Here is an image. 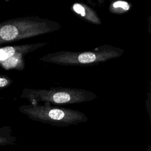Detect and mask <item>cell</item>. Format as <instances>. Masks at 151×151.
<instances>
[{
  "instance_id": "10",
  "label": "cell",
  "mask_w": 151,
  "mask_h": 151,
  "mask_svg": "<svg viewBox=\"0 0 151 151\" xmlns=\"http://www.w3.org/2000/svg\"><path fill=\"white\" fill-rule=\"evenodd\" d=\"M145 106L146 109L149 116L150 124L151 126V91L148 90L147 93H146V99L145 100Z\"/></svg>"
},
{
  "instance_id": "11",
  "label": "cell",
  "mask_w": 151,
  "mask_h": 151,
  "mask_svg": "<svg viewBox=\"0 0 151 151\" xmlns=\"http://www.w3.org/2000/svg\"><path fill=\"white\" fill-rule=\"evenodd\" d=\"M147 29H151V15L147 18Z\"/></svg>"
},
{
  "instance_id": "3",
  "label": "cell",
  "mask_w": 151,
  "mask_h": 151,
  "mask_svg": "<svg viewBox=\"0 0 151 151\" xmlns=\"http://www.w3.org/2000/svg\"><path fill=\"white\" fill-rule=\"evenodd\" d=\"M18 110L31 120L57 127L77 125L88 120L87 116L79 110L54 106L49 103L23 104Z\"/></svg>"
},
{
  "instance_id": "2",
  "label": "cell",
  "mask_w": 151,
  "mask_h": 151,
  "mask_svg": "<svg viewBox=\"0 0 151 151\" xmlns=\"http://www.w3.org/2000/svg\"><path fill=\"white\" fill-rule=\"evenodd\" d=\"M123 53L124 50L120 47L104 44L88 51L50 52L41 57L39 60L60 65L88 66L120 57Z\"/></svg>"
},
{
  "instance_id": "6",
  "label": "cell",
  "mask_w": 151,
  "mask_h": 151,
  "mask_svg": "<svg viewBox=\"0 0 151 151\" xmlns=\"http://www.w3.org/2000/svg\"><path fill=\"white\" fill-rule=\"evenodd\" d=\"M75 15L86 22L93 24L101 25V20L97 12L89 5L83 2H75L70 6Z\"/></svg>"
},
{
  "instance_id": "9",
  "label": "cell",
  "mask_w": 151,
  "mask_h": 151,
  "mask_svg": "<svg viewBox=\"0 0 151 151\" xmlns=\"http://www.w3.org/2000/svg\"><path fill=\"white\" fill-rule=\"evenodd\" d=\"M12 82V80L8 76L0 74V91L9 87Z\"/></svg>"
},
{
  "instance_id": "13",
  "label": "cell",
  "mask_w": 151,
  "mask_h": 151,
  "mask_svg": "<svg viewBox=\"0 0 151 151\" xmlns=\"http://www.w3.org/2000/svg\"><path fill=\"white\" fill-rule=\"evenodd\" d=\"M148 90L151 91V78L149 81V89Z\"/></svg>"
},
{
  "instance_id": "5",
  "label": "cell",
  "mask_w": 151,
  "mask_h": 151,
  "mask_svg": "<svg viewBox=\"0 0 151 151\" xmlns=\"http://www.w3.org/2000/svg\"><path fill=\"white\" fill-rule=\"evenodd\" d=\"M48 44L40 42L0 47V67L5 70L23 71L25 68V56Z\"/></svg>"
},
{
  "instance_id": "14",
  "label": "cell",
  "mask_w": 151,
  "mask_h": 151,
  "mask_svg": "<svg viewBox=\"0 0 151 151\" xmlns=\"http://www.w3.org/2000/svg\"><path fill=\"white\" fill-rule=\"evenodd\" d=\"M147 31H148L149 33L150 34V35H151V29H147Z\"/></svg>"
},
{
  "instance_id": "7",
  "label": "cell",
  "mask_w": 151,
  "mask_h": 151,
  "mask_svg": "<svg viewBox=\"0 0 151 151\" xmlns=\"http://www.w3.org/2000/svg\"><path fill=\"white\" fill-rule=\"evenodd\" d=\"M132 4L124 0H116L110 2L109 5V11L115 15H123L131 10Z\"/></svg>"
},
{
  "instance_id": "1",
  "label": "cell",
  "mask_w": 151,
  "mask_h": 151,
  "mask_svg": "<svg viewBox=\"0 0 151 151\" xmlns=\"http://www.w3.org/2000/svg\"><path fill=\"white\" fill-rule=\"evenodd\" d=\"M61 28L59 22L37 16L8 19L0 22V45L51 33Z\"/></svg>"
},
{
  "instance_id": "4",
  "label": "cell",
  "mask_w": 151,
  "mask_h": 151,
  "mask_svg": "<svg viewBox=\"0 0 151 151\" xmlns=\"http://www.w3.org/2000/svg\"><path fill=\"white\" fill-rule=\"evenodd\" d=\"M29 101L37 104L40 102L53 104H80L90 101L97 98L95 93L85 89L68 87H51L48 89L24 88L20 96Z\"/></svg>"
},
{
  "instance_id": "8",
  "label": "cell",
  "mask_w": 151,
  "mask_h": 151,
  "mask_svg": "<svg viewBox=\"0 0 151 151\" xmlns=\"http://www.w3.org/2000/svg\"><path fill=\"white\" fill-rule=\"evenodd\" d=\"M17 141V137L12 134V130L9 126L0 127V146L13 145Z\"/></svg>"
},
{
  "instance_id": "12",
  "label": "cell",
  "mask_w": 151,
  "mask_h": 151,
  "mask_svg": "<svg viewBox=\"0 0 151 151\" xmlns=\"http://www.w3.org/2000/svg\"><path fill=\"white\" fill-rule=\"evenodd\" d=\"M145 151H151V145H148L147 146V148L146 149V150Z\"/></svg>"
}]
</instances>
